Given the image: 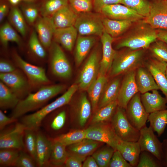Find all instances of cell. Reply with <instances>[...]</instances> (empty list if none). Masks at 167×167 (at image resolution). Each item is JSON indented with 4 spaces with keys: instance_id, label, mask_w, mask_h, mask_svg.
<instances>
[{
    "instance_id": "1",
    "label": "cell",
    "mask_w": 167,
    "mask_h": 167,
    "mask_svg": "<svg viewBox=\"0 0 167 167\" xmlns=\"http://www.w3.org/2000/svg\"><path fill=\"white\" fill-rule=\"evenodd\" d=\"M144 19L134 22L117 42L116 49L127 48L135 50L147 49L150 45L157 39V29Z\"/></svg>"
},
{
    "instance_id": "2",
    "label": "cell",
    "mask_w": 167,
    "mask_h": 167,
    "mask_svg": "<svg viewBox=\"0 0 167 167\" xmlns=\"http://www.w3.org/2000/svg\"><path fill=\"white\" fill-rule=\"evenodd\" d=\"M65 87L62 84H49L41 86L35 92H30L20 100L13 109L11 117L18 119L28 112L38 110L51 99L62 92Z\"/></svg>"
},
{
    "instance_id": "3",
    "label": "cell",
    "mask_w": 167,
    "mask_h": 167,
    "mask_svg": "<svg viewBox=\"0 0 167 167\" xmlns=\"http://www.w3.org/2000/svg\"><path fill=\"white\" fill-rule=\"evenodd\" d=\"M78 89L77 84L71 85L62 96L51 103L45 105L33 113L21 117L20 122L26 128L36 131L42 121L48 114L68 104Z\"/></svg>"
},
{
    "instance_id": "4",
    "label": "cell",
    "mask_w": 167,
    "mask_h": 167,
    "mask_svg": "<svg viewBox=\"0 0 167 167\" xmlns=\"http://www.w3.org/2000/svg\"><path fill=\"white\" fill-rule=\"evenodd\" d=\"M116 53L109 72V76L115 77L143 66L147 49H121Z\"/></svg>"
},
{
    "instance_id": "5",
    "label": "cell",
    "mask_w": 167,
    "mask_h": 167,
    "mask_svg": "<svg viewBox=\"0 0 167 167\" xmlns=\"http://www.w3.org/2000/svg\"><path fill=\"white\" fill-rule=\"evenodd\" d=\"M103 17L101 14L97 12L91 11L82 13L78 15L74 26L79 35L100 37L105 31Z\"/></svg>"
},
{
    "instance_id": "6",
    "label": "cell",
    "mask_w": 167,
    "mask_h": 167,
    "mask_svg": "<svg viewBox=\"0 0 167 167\" xmlns=\"http://www.w3.org/2000/svg\"><path fill=\"white\" fill-rule=\"evenodd\" d=\"M110 123L116 134L121 139L127 141H138L140 131L129 121L125 109L118 106Z\"/></svg>"
},
{
    "instance_id": "7",
    "label": "cell",
    "mask_w": 167,
    "mask_h": 167,
    "mask_svg": "<svg viewBox=\"0 0 167 167\" xmlns=\"http://www.w3.org/2000/svg\"><path fill=\"white\" fill-rule=\"evenodd\" d=\"M13 56L15 65L25 74L32 89L38 90L43 86L50 84L43 68L28 62L16 53Z\"/></svg>"
},
{
    "instance_id": "8",
    "label": "cell",
    "mask_w": 167,
    "mask_h": 167,
    "mask_svg": "<svg viewBox=\"0 0 167 167\" xmlns=\"http://www.w3.org/2000/svg\"><path fill=\"white\" fill-rule=\"evenodd\" d=\"M49 66L52 74L64 79L71 77L72 73L70 62L60 45L54 42L49 48Z\"/></svg>"
},
{
    "instance_id": "9",
    "label": "cell",
    "mask_w": 167,
    "mask_h": 167,
    "mask_svg": "<svg viewBox=\"0 0 167 167\" xmlns=\"http://www.w3.org/2000/svg\"><path fill=\"white\" fill-rule=\"evenodd\" d=\"M0 79L20 100L31 92L32 88L27 78L19 68L10 73H0Z\"/></svg>"
},
{
    "instance_id": "10",
    "label": "cell",
    "mask_w": 167,
    "mask_h": 167,
    "mask_svg": "<svg viewBox=\"0 0 167 167\" xmlns=\"http://www.w3.org/2000/svg\"><path fill=\"white\" fill-rule=\"evenodd\" d=\"M99 53L95 49L89 55L79 75L77 81L78 88L87 90L98 77L100 68Z\"/></svg>"
},
{
    "instance_id": "11",
    "label": "cell",
    "mask_w": 167,
    "mask_h": 167,
    "mask_svg": "<svg viewBox=\"0 0 167 167\" xmlns=\"http://www.w3.org/2000/svg\"><path fill=\"white\" fill-rule=\"evenodd\" d=\"M26 128L21 122H16L11 127L0 131V149L13 148L24 150Z\"/></svg>"
},
{
    "instance_id": "12",
    "label": "cell",
    "mask_w": 167,
    "mask_h": 167,
    "mask_svg": "<svg viewBox=\"0 0 167 167\" xmlns=\"http://www.w3.org/2000/svg\"><path fill=\"white\" fill-rule=\"evenodd\" d=\"M85 130L86 138L105 143L116 150L120 138L116 134L110 122L93 124Z\"/></svg>"
},
{
    "instance_id": "13",
    "label": "cell",
    "mask_w": 167,
    "mask_h": 167,
    "mask_svg": "<svg viewBox=\"0 0 167 167\" xmlns=\"http://www.w3.org/2000/svg\"><path fill=\"white\" fill-rule=\"evenodd\" d=\"M126 114L132 126L140 130L146 126L149 113L145 109L141 101L139 92L131 99L125 109Z\"/></svg>"
},
{
    "instance_id": "14",
    "label": "cell",
    "mask_w": 167,
    "mask_h": 167,
    "mask_svg": "<svg viewBox=\"0 0 167 167\" xmlns=\"http://www.w3.org/2000/svg\"><path fill=\"white\" fill-rule=\"evenodd\" d=\"M139 131L140 135L137 142L141 151H146L150 152L161 162L162 142L154 134L151 126H149L148 127L145 126Z\"/></svg>"
},
{
    "instance_id": "15",
    "label": "cell",
    "mask_w": 167,
    "mask_h": 167,
    "mask_svg": "<svg viewBox=\"0 0 167 167\" xmlns=\"http://www.w3.org/2000/svg\"><path fill=\"white\" fill-rule=\"evenodd\" d=\"M148 15L144 20L156 29L167 30V1L152 0Z\"/></svg>"
},
{
    "instance_id": "16",
    "label": "cell",
    "mask_w": 167,
    "mask_h": 167,
    "mask_svg": "<svg viewBox=\"0 0 167 167\" xmlns=\"http://www.w3.org/2000/svg\"><path fill=\"white\" fill-rule=\"evenodd\" d=\"M103 16L111 19L137 22L144 18L121 4L107 5L104 6L100 12Z\"/></svg>"
},
{
    "instance_id": "17",
    "label": "cell",
    "mask_w": 167,
    "mask_h": 167,
    "mask_svg": "<svg viewBox=\"0 0 167 167\" xmlns=\"http://www.w3.org/2000/svg\"><path fill=\"white\" fill-rule=\"evenodd\" d=\"M135 70L125 74L121 81L117 99L118 106L124 109L133 96L139 92L135 80Z\"/></svg>"
},
{
    "instance_id": "18",
    "label": "cell",
    "mask_w": 167,
    "mask_h": 167,
    "mask_svg": "<svg viewBox=\"0 0 167 167\" xmlns=\"http://www.w3.org/2000/svg\"><path fill=\"white\" fill-rule=\"evenodd\" d=\"M167 63L151 57L143 65L153 76L159 89L167 99V79L166 69Z\"/></svg>"
},
{
    "instance_id": "19",
    "label": "cell",
    "mask_w": 167,
    "mask_h": 167,
    "mask_svg": "<svg viewBox=\"0 0 167 167\" xmlns=\"http://www.w3.org/2000/svg\"><path fill=\"white\" fill-rule=\"evenodd\" d=\"M102 45V56L99 75H106L111 68L116 50L112 47L114 38L104 31L100 37Z\"/></svg>"
},
{
    "instance_id": "20",
    "label": "cell",
    "mask_w": 167,
    "mask_h": 167,
    "mask_svg": "<svg viewBox=\"0 0 167 167\" xmlns=\"http://www.w3.org/2000/svg\"><path fill=\"white\" fill-rule=\"evenodd\" d=\"M36 146L35 161L36 165L42 167L49 166L51 153L52 141L45 134L39 131H36Z\"/></svg>"
},
{
    "instance_id": "21",
    "label": "cell",
    "mask_w": 167,
    "mask_h": 167,
    "mask_svg": "<svg viewBox=\"0 0 167 167\" xmlns=\"http://www.w3.org/2000/svg\"><path fill=\"white\" fill-rule=\"evenodd\" d=\"M36 32L41 44L45 49H49L56 28L51 18L41 17L36 21Z\"/></svg>"
},
{
    "instance_id": "22",
    "label": "cell",
    "mask_w": 167,
    "mask_h": 167,
    "mask_svg": "<svg viewBox=\"0 0 167 167\" xmlns=\"http://www.w3.org/2000/svg\"><path fill=\"white\" fill-rule=\"evenodd\" d=\"M152 91L140 94L141 101L146 111L149 114L167 109V99L162 97L157 90Z\"/></svg>"
},
{
    "instance_id": "23",
    "label": "cell",
    "mask_w": 167,
    "mask_h": 167,
    "mask_svg": "<svg viewBox=\"0 0 167 167\" xmlns=\"http://www.w3.org/2000/svg\"><path fill=\"white\" fill-rule=\"evenodd\" d=\"M124 158L132 167H137L141 151L137 142L127 141L119 139L116 146Z\"/></svg>"
},
{
    "instance_id": "24",
    "label": "cell",
    "mask_w": 167,
    "mask_h": 167,
    "mask_svg": "<svg viewBox=\"0 0 167 167\" xmlns=\"http://www.w3.org/2000/svg\"><path fill=\"white\" fill-rule=\"evenodd\" d=\"M143 66L138 68L135 71V80L139 92L141 94L159 89L151 73Z\"/></svg>"
},
{
    "instance_id": "25",
    "label": "cell",
    "mask_w": 167,
    "mask_h": 167,
    "mask_svg": "<svg viewBox=\"0 0 167 167\" xmlns=\"http://www.w3.org/2000/svg\"><path fill=\"white\" fill-rule=\"evenodd\" d=\"M78 36V32L74 26L56 28L53 38L57 43L67 50H72Z\"/></svg>"
},
{
    "instance_id": "26",
    "label": "cell",
    "mask_w": 167,
    "mask_h": 167,
    "mask_svg": "<svg viewBox=\"0 0 167 167\" xmlns=\"http://www.w3.org/2000/svg\"><path fill=\"white\" fill-rule=\"evenodd\" d=\"M100 143L85 138L79 142L66 147V149L68 154L76 156L85 160L87 156L95 152Z\"/></svg>"
},
{
    "instance_id": "27",
    "label": "cell",
    "mask_w": 167,
    "mask_h": 167,
    "mask_svg": "<svg viewBox=\"0 0 167 167\" xmlns=\"http://www.w3.org/2000/svg\"><path fill=\"white\" fill-rule=\"evenodd\" d=\"M77 16L68 4L56 12L51 18L56 29L61 28L74 26Z\"/></svg>"
},
{
    "instance_id": "28",
    "label": "cell",
    "mask_w": 167,
    "mask_h": 167,
    "mask_svg": "<svg viewBox=\"0 0 167 167\" xmlns=\"http://www.w3.org/2000/svg\"><path fill=\"white\" fill-rule=\"evenodd\" d=\"M96 41L95 37L92 36L78 35L76 42L74 57L76 65L79 66L83 62Z\"/></svg>"
},
{
    "instance_id": "29",
    "label": "cell",
    "mask_w": 167,
    "mask_h": 167,
    "mask_svg": "<svg viewBox=\"0 0 167 167\" xmlns=\"http://www.w3.org/2000/svg\"><path fill=\"white\" fill-rule=\"evenodd\" d=\"M66 112L65 110H62L55 115L52 112L44 118L41 126L48 135H52L63 128L66 123Z\"/></svg>"
},
{
    "instance_id": "30",
    "label": "cell",
    "mask_w": 167,
    "mask_h": 167,
    "mask_svg": "<svg viewBox=\"0 0 167 167\" xmlns=\"http://www.w3.org/2000/svg\"><path fill=\"white\" fill-rule=\"evenodd\" d=\"M133 23L130 21L114 20L104 16L103 18L105 31L114 38L123 35Z\"/></svg>"
},
{
    "instance_id": "31",
    "label": "cell",
    "mask_w": 167,
    "mask_h": 167,
    "mask_svg": "<svg viewBox=\"0 0 167 167\" xmlns=\"http://www.w3.org/2000/svg\"><path fill=\"white\" fill-rule=\"evenodd\" d=\"M108 82L106 75H99L87 90L94 111L96 109L98 105L102 93Z\"/></svg>"
},
{
    "instance_id": "32",
    "label": "cell",
    "mask_w": 167,
    "mask_h": 167,
    "mask_svg": "<svg viewBox=\"0 0 167 167\" xmlns=\"http://www.w3.org/2000/svg\"><path fill=\"white\" fill-rule=\"evenodd\" d=\"M121 79L116 77L107 83L100 98L99 108L117 101L120 85Z\"/></svg>"
},
{
    "instance_id": "33",
    "label": "cell",
    "mask_w": 167,
    "mask_h": 167,
    "mask_svg": "<svg viewBox=\"0 0 167 167\" xmlns=\"http://www.w3.org/2000/svg\"><path fill=\"white\" fill-rule=\"evenodd\" d=\"M20 100L4 84L0 81V108L2 110L13 109Z\"/></svg>"
},
{
    "instance_id": "34",
    "label": "cell",
    "mask_w": 167,
    "mask_h": 167,
    "mask_svg": "<svg viewBox=\"0 0 167 167\" xmlns=\"http://www.w3.org/2000/svg\"><path fill=\"white\" fill-rule=\"evenodd\" d=\"M51 139L52 145L49 166L62 165L65 164L68 156L66 147L60 142Z\"/></svg>"
},
{
    "instance_id": "35",
    "label": "cell",
    "mask_w": 167,
    "mask_h": 167,
    "mask_svg": "<svg viewBox=\"0 0 167 167\" xmlns=\"http://www.w3.org/2000/svg\"><path fill=\"white\" fill-rule=\"evenodd\" d=\"M148 120L154 131L160 137L167 125V109L149 113Z\"/></svg>"
},
{
    "instance_id": "36",
    "label": "cell",
    "mask_w": 167,
    "mask_h": 167,
    "mask_svg": "<svg viewBox=\"0 0 167 167\" xmlns=\"http://www.w3.org/2000/svg\"><path fill=\"white\" fill-rule=\"evenodd\" d=\"M118 106L116 101L100 108L93 116L92 122L93 124L110 122Z\"/></svg>"
},
{
    "instance_id": "37",
    "label": "cell",
    "mask_w": 167,
    "mask_h": 167,
    "mask_svg": "<svg viewBox=\"0 0 167 167\" xmlns=\"http://www.w3.org/2000/svg\"><path fill=\"white\" fill-rule=\"evenodd\" d=\"M78 103L77 114L79 122L81 126H84L91 115L92 109L91 103L86 93L81 94Z\"/></svg>"
},
{
    "instance_id": "38",
    "label": "cell",
    "mask_w": 167,
    "mask_h": 167,
    "mask_svg": "<svg viewBox=\"0 0 167 167\" xmlns=\"http://www.w3.org/2000/svg\"><path fill=\"white\" fill-rule=\"evenodd\" d=\"M85 129L78 130L70 131L62 134L54 138L53 140L58 141L66 147L79 142L86 138Z\"/></svg>"
},
{
    "instance_id": "39",
    "label": "cell",
    "mask_w": 167,
    "mask_h": 167,
    "mask_svg": "<svg viewBox=\"0 0 167 167\" xmlns=\"http://www.w3.org/2000/svg\"><path fill=\"white\" fill-rule=\"evenodd\" d=\"M10 22L15 29L23 36H25L27 32V26L23 15L17 7H12L9 13Z\"/></svg>"
},
{
    "instance_id": "40",
    "label": "cell",
    "mask_w": 167,
    "mask_h": 167,
    "mask_svg": "<svg viewBox=\"0 0 167 167\" xmlns=\"http://www.w3.org/2000/svg\"><path fill=\"white\" fill-rule=\"evenodd\" d=\"M122 4L132 10L144 18L149 15L151 2L149 0H122Z\"/></svg>"
},
{
    "instance_id": "41",
    "label": "cell",
    "mask_w": 167,
    "mask_h": 167,
    "mask_svg": "<svg viewBox=\"0 0 167 167\" xmlns=\"http://www.w3.org/2000/svg\"><path fill=\"white\" fill-rule=\"evenodd\" d=\"M0 41L5 47H6L8 43L14 42L18 45L21 43V40L15 30L11 25L7 22L5 23L0 29Z\"/></svg>"
},
{
    "instance_id": "42",
    "label": "cell",
    "mask_w": 167,
    "mask_h": 167,
    "mask_svg": "<svg viewBox=\"0 0 167 167\" xmlns=\"http://www.w3.org/2000/svg\"><path fill=\"white\" fill-rule=\"evenodd\" d=\"M68 4V0H46L41 6L40 13L42 17L51 18L56 12Z\"/></svg>"
},
{
    "instance_id": "43",
    "label": "cell",
    "mask_w": 167,
    "mask_h": 167,
    "mask_svg": "<svg viewBox=\"0 0 167 167\" xmlns=\"http://www.w3.org/2000/svg\"><path fill=\"white\" fill-rule=\"evenodd\" d=\"M147 49L151 57L167 63V44L157 39Z\"/></svg>"
},
{
    "instance_id": "44",
    "label": "cell",
    "mask_w": 167,
    "mask_h": 167,
    "mask_svg": "<svg viewBox=\"0 0 167 167\" xmlns=\"http://www.w3.org/2000/svg\"><path fill=\"white\" fill-rule=\"evenodd\" d=\"M20 151L13 148L0 149V167L15 166Z\"/></svg>"
},
{
    "instance_id": "45",
    "label": "cell",
    "mask_w": 167,
    "mask_h": 167,
    "mask_svg": "<svg viewBox=\"0 0 167 167\" xmlns=\"http://www.w3.org/2000/svg\"><path fill=\"white\" fill-rule=\"evenodd\" d=\"M115 150L107 145L100 150L94 152L92 156L99 167H109V162Z\"/></svg>"
},
{
    "instance_id": "46",
    "label": "cell",
    "mask_w": 167,
    "mask_h": 167,
    "mask_svg": "<svg viewBox=\"0 0 167 167\" xmlns=\"http://www.w3.org/2000/svg\"><path fill=\"white\" fill-rule=\"evenodd\" d=\"M28 46L31 52L37 58L43 59L46 56L45 48L40 41L36 31H33L32 32L29 40Z\"/></svg>"
},
{
    "instance_id": "47",
    "label": "cell",
    "mask_w": 167,
    "mask_h": 167,
    "mask_svg": "<svg viewBox=\"0 0 167 167\" xmlns=\"http://www.w3.org/2000/svg\"><path fill=\"white\" fill-rule=\"evenodd\" d=\"M25 148L35 161L36 146V133L34 130L26 128L24 135Z\"/></svg>"
},
{
    "instance_id": "48",
    "label": "cell",
    "mask_w": 167,
    "mask_h": 167,
    "mask_svg": "<svg viewBox=\"0 0 167 167\" xmlns=\"http://www.w3.org/2000/svg\"><path fill=\"white\" fill-rule=\"evenodd\" d=\"M161 161L150 152L141 151L137 167H162Z\"/></svg>"
},
{
    "instance_id": "49",
    "label": "cell",
    "mask_w": 167,
    "mask_h": 167,
    "mask_svg": "<svg viewBox=\"0 0 167 167\" xmlns=\"http://www.w3.org/2000/svg\"><path fill=\"white\" fill-rule=\"evenodd\" d=\"M72 10L78 15L91 12L93 9V0H68Z\"/></svg>"
},
{
    "instance_id": "50",
    "label": "cell",
    "mask_w": 167,
    "mask_h": 167,
    "mask_svg": "<svg viewBox=\"0 0 167 167\" xmlns=\"http://www.w3.org/2000/svg\"><path fill=\"white\" fill-rule=\"evenodd\" d=\"M36 164L35 160L28 153L24 150L20 151L15 166L17 167H35Z\"/></svg>"
},
{
    "instance_id": "51",
    "label": "cell",
    "mask_w": 167,
    "mask_h": 167,
    "mask_svg": "<svg viewBox=\"0 0 167 167\" xmlns=\"http://www.w3.org/2000/svg\"><path fill=\"white\" fill-rule=\"evenodd\" d=\"M109 167H132L117 150L114 151L109 163Z\"/></svg>"
},
{
    "instance_id": "52",
    "label": "cell",
    "mask_w": 167,
    "mask_h": 167,
    "mask_svg": "<svg viewBox=\"0 0 167 167\" xmlns=\"http://www.w3.org/2000/svg\"><path fill=\"white\" fill-rule=\"evenodd\" d=\"M22 10L23 15L29 23L31 24L36 21L38 12L35 6L31 5H25L23 6Z\"/></svg>"
},
{
    "instance_id": "53",
    "label": "cell",
    "mask_w": 167,
    "mask_h": 167,
    "mask_svg": "<svg viewBox=\"0 0 167 167\" xmlns=\"http://www.w3.org/2000/svg\"><path fill=\"white\" fill-rule=\"evenodd\" d=\"M122 0H93V9L96 12L100 13L101 9L109 5L121 4Z\"/></svg>"
},
{
    "instance_id": "54",
    "label": "cell",
    "mask_w": 167,
    "mask_h": 167,
    "mask_svg": "<svg viewBox=\"0 0 167 167\" xmlns=\"http://www.w3.org/2000/svg\"><path fill=\"white\" fill-rule=\"evenodd\" d=\"M84 161L78 156L68 154L64 165L66 167H82V162Z\"/></svg>"
},
{
    "instance_id": "55",
    "label": "cell",
    "mask_w": 167,
    "mask_h": 167,
    "mask_svg": "<svg viewBox=\"0 0 167 167\" xmlns=\"http://www.w3.org/2000/svg\"><path fill=\"white\" fill-rule=\"evenodd\" d=\"M17 67L11 62L2 59L0 61V73H7L15 71Z\"/></svg>"
},
{
    "instance_id": "56",
    "label": "cell",
    "mask_w": 167,
    "mask_h": 167,
    "mask_svg": "<svg viewBox=\"0 0 167 167\" xmlns=\"http://www.w3.org/2000/svg\"><path fill=\"white\" fill-rule=\"evenodd\" d=\"M17 119L10 117L6 115L2 112L0 110V130L2 131L5 128L6 126L17 122Z\"/></svg>"
},
{
    "instance_id": "57",
    "label": "cell",
    "mask_w": 167,
    "mask_h": 167,
    "mask_svg": "<svg viewBox=\"0 0 167 167\" xmlns=\"http://www.w3.org/2000/svg\"><path fill=\"white\" fill-rule=\"evenodd\" d=\"M162 151L161 162L162 166L167 167V137L162 142Z\"/></svg>"
},
{
    "instance_id": "58",
    "label": "cell",
    "mask_w": 167,
    "mask_h": 167,
    "mask_svg": "<svg viewBox=\"0 0 167 167\" xmlns=\"http://www.w3.org/2000/svg\"><path fill=\"white\" fill-rule=\"evenodd\" d=\"M83 167H98L96 161L93 157L89 156L86 158L82 165Z\"/></svg>"
},
{
    "instance_id": "59",
    "label": "cell",
    "mask_w": 167,
    "mask_h": 167,
    "mask_svg": "<svg viewBox=\"0 0 167 167\" xmlns=\"http://www.w3.org/2000/svg\"><path fill=\"white\" fill-rule=\"evenodd\" d=\"M9 11L7 5L5 3L1 4L0 6V22H2Z\"/></svg>"
},
{
    "instance_id": "60",
    "label": "cell",
    "mask_w": 167,
    "mask_h": 167,
    "mask_svg": "<svg viewBox=\"0 0 167 167\" xmlns=\"http://www.w3.org/2000/svg\"><path fill=\"white\" fill-rule=\"evenodd\" d=\"M157 39L167 44V30L157 29Z\"/></svg>"
},
{
    "instance_id": "61",
    "label": "cell",
    "mask_w": 167,
    "mask_h": 167,
    "mask_svg": "<svg viewBox=\"0 0 167 167\" xmlns=\"http://www.w3.org/2000/svg\"><path fill=\"white\" fill-rule=\"evenodd\" d=\"M8 1L13 5H15L22 0H8Z\"/></svg>"
},
{
    "instance_id": "62",
    "label": "cell",
    "mask_w": 167,
    "mask_h": 167,
    "mask_svg": "<svg viewBox=\"0 0 167 167\" xmlns=\"http://www.w3.org/2000/svg\"><path fill=\"white\" fill-rule=\"evenodd\" d=\"M36 0H22V1H24L26 2H32L35 1Z\"/></svg>"
},
{
    "instance_id": "63",
    "label": "cell",
    "mask_w": 167,
    "mask_h": 167,
    "mask_svg": "<svg viewBox=\"0 0 167 167\" xmlns=\"http://www.w3.org/2000/svg\"><path fill=\"white\" fill-rule=\"evenodd\" d=\"M166 77L167 79V65H166Z\"/></svg>"
},
{
    "instance_id": "64",
    "label": "cell",
    "mask_w": 167,
    "mask_h": 167,
    "mask_svg": "<svg viewBox=\"0 0 167 167\" xmlns=\"http://www.w3.org/2000/svg\"><path fill=\"white\" fill-rule=\"evenodd\" d=\"M167 1V0H166Z\"/></svg>"
}]
</instances>
